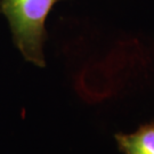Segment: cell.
I'll use <instances>...</instances> for the list:
<instances>
[{"label":"cell","mask_w":154,"mask_h":154,"mask_svg":"<svg viewBox=\"0 0 154 154\" xmlns=\"http://www.w3.org/2000/svg\"><path fill=\"white\" fill-rule=\"evenodd\" d=\"M60 1L64 0H0L13 44L24 61L38 67L46 66V21Z\"/></svg>","instance_id":"6da1fadb"},{"label":"cell","mask_w":154,"mask_h":154,"mask_svg":"<svg viewBox=\"0 0 154 154\" xmlns=\"http://www.w3.org/2000/svg\"><path fill=\"white\" fill-rule=\"evenodd\" d=\"M116 140L123 154H154V123L144 125L131 134H116Z\"/></svg>","instance_id":"7a4b0ae2"}]
</instances>
